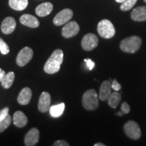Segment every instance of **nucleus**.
<instances>
[{
  "instance_id": "obj_27",
  "label": "nucleus",
  "mask_w": 146,
  "mask_h": 146,
  "mask_svg": "<svg viewBox=\"0 0 146 146\" xmlns=\"http://www.w3.org/2000/svg\"><path fill=\"white\" fill-rule=\"evenodd\" d=\"M8 112H9L8 108H3L0 110V121L4 119V118L8 116Z\"/></svg>"
},
{
  "instance_id": "obj_34",
  "label": "nucleus",
  "mask_w": 146,
  "mask_h": 146,
  "mask_svg": "<svg viewBox=\"0 0 146 146\" xmlns=\"http://www.w3.org/2000/svg\"><path fill=\"white\" fill-rule=\"evenodd\" d=\"M125 1V0H116V2H118V3H123Z\"/></svg>"
},
{
  "instance_id": "obj_1",
  "label": "nucleus",
  "mask_w": 146,
  "mask_h": 146,
  "mask_svg": "<svg viewBox=\"0 0 146 146\" xmlns=\"http://www.w3.org/2000/svg\"><path fill=\"white\" fill-rule=\"evenodd\" d=\"M64 53L61 50H56L44 65V71L47 74H54L60 70L63 62Z\"/></svg>"
},
{
  "instance_id": "obj_33",
  "label": "nucleus",
  "mask_w": 146,
  "mask_h": 146,
  "mask_svg": "<svg viewBox=\"0 0 146 146\" xmlns=\"http://www.w3.org/2000/svg\"><path fill=\"white\" fill-rule=\"evenodd\" d=\"M94 146H105V145L104 143H98L94 144Z\"/></svg>"
},
{
  "instance_id": "obj_7",
  "label": "nucleus",
  "mask_w": 146,
  "mask_h": 146,
  "mask_svg": "<svg viewBox=\"0 0 146 146\" xmlns=\"http://www.w3.org/2000/svg\"><path fill=\"white\" fill-rule=\"evenodd\" d=\"M99 40L95 34L89 33L83 36L81 41V46L85 51H91L98 46Z\"/></svg>"
},
{
  "instance_id": "obj_28",
  "label": "nucleus",
  "mask_w": 146,
  "mask_h": 146,
  "mask_svg": "<svg viewBox=\"0 0 146 146\" xmlns=\"http://www.w3.org/2000/svg\"><path fill=\"white\" fill-rule=\"evenodd\" d=\"M121 110L125 113V114H129V112H130V106H129V105L128 104L127 102H125L122 104Z\"/></svg>"
},
{
  "instance_id": "obj_25",
  "label": "nucleus",
  "mask_w": 146,
  "mask_h": 146,
  "mask_svg": "<svg viewBox=\"0 0 146 146\" xmlns=\"http://www.w3.org/2000/svg\"><path fill=\"white\" fill-rule=\"evenodd\" d=\"M0 52L3 55L8 54L10 52L9 46L1 38H0Z\"/></svg>"
},
{
  "instance_id": "obj_29",
  "label": "nucleus",
  "mask_w": 146,
  "mask_h": 146,
  "mask_svg": "<svg viewBox=\"0 0 146 146\" xmlns=\"http://www.w3.org/2000/svg\"><path fill=\"white\" fill-rule=\"evenodd\" d=\"M54 146H68L69 144L68 142L64 141V140H58V141H55L53 143Z\"/></svg>"
},
{
  "instance_id": "obj_8",
  "label": "nucleus",
  "mask_w": 146,
  "mask_h": 146,
  "mask_svg": "<svg viewBox=\"0 0 146 146\" xmlns=\"http://www.w3.org/2000/svg\"><path fill=\"white\" fill-rule=\"evenodd\" d=\"M72 16L73 12L72 10L68 8L64 9L56 14L53 20V23L56 26H61L70 21Z\"/></svg>"
},
{
  "instance_id": "obj_3",
  "label": "nucleus",
  "mask_w": 146,
  "mask_h": 146,
  "mask_svg": "<svg viewBox=\"0 0 146 146\" xmlns=\"http://www.w3.org/2000/svg\"><path fill=\"white\" fill-rule=\"evenodd\" d=\"M83 107L87 110H95L99 106V98L95 89H89L85 93L82 99Z\"/></svg>"
},
{
  "instance_id": "obj_26",
  "label": "nucleus",
  "mask_w": 146,
  "mask_h": 146,
  "mask_svg": "<svg viewBox=\"0 0 146 146\" xmlns=\"http://www.w3.org/2000/svg\"><path fill=\"white\" fill-rule=\"evenodd\" d=\"M111 87H112V89L115 91H118L121 89V85L116 79L113 80L111 83Z\"/></svg>"
},
{
  "instance_id": "obj_30",
  "label": "nucleus",
  "mask_w": 146,
  "mask_h": 146,
  "mask_svg": "<svg viewBox=\"0 0 146 146\" xmlns=\"http://www.w3.org/2000/svg\"><path fill=\"white\" fill-rule=\"evenodd\" d=\"M84 61H85V62H86L87 67H88L89 70H91L93 68H94L95 63L91 59H85V60H84Z\"/></svg>"
},
{
  "instance_id": "obj_5",
  "label": "nucleus",
  "mask_w": 146,
  "mask_h": 146,
  "mask_svg": "<svg viewBox=\"0 0 146 146\" xmlns=\"http://www.w3.org/2000/svg\"><path fill=\"white\" fill-rule=\"evenodd\" d=\"M124 131L125 134L129 138L133 140H137L141 138V131L139 126L136 122L129 120L124 125Z\"/></svg>"
},
{
  "instance_id": "obj_2",
  "label": "nucleus",
  "mask_w": 146,
  "mask_h": 146,
  "mask_svg": "<svg viewBox=\"0 0 146 146\" xmlns=\"http://www.w3.org/2000/svg\"><path fill=\"white\" fill-rule=\"evenodd\" d=\"M141 43V39L139 36H131L123 39L120 43V47L123 52L134 54L139 50Z\"/></svg>"
},
{
  "instance_id": "obj_10",
  "label": "nucleus",
  "mask_w": 146,
  "mask_h": 146,
  "mask_svg": "<svg viewBox=\"0 0 146 146\" xmlns=\"http://www.w3.org/2000/svg\"><path fill=\"white\" fill-rule=\"evenodd\" d=\"M39 139V131L36 128H33L27 133L25 137V143L27 146H34Z\"/></svg>"
},
{
  "instance_id": "obj_18",
  "label": "nucleus",
  "mask_w": 146,
  "mask_h": 146,
  "mask_svg": "<svg viewBox=\"0 0 146 146\" xmlns=\"http://www.w3.org/2000/svg\"><path fill=\"white\" fill-rule=\"evenodd\" d=\"M13 123L18 128L24 127L28 123V118L22 111H17L14 114Z\"/></svg>"
},
{
  "instance_id": "obj_19",
  "label": "nucleus",
  "mask_w": 146,
  "mask_h": 146,
  "mask_svg": "<svg viewBox=\"0 0 146 146\" xmlns=\"http://www.w3.org/2000/svg\"><path fill=\"white\" fill-rule=\"evenodd\" d=\"M28 3V0H9V5L10 8L17 11L25 10Z\"/></svg>"
},
{
  "instance_id": "obj_22",
  "label": "nucleus",
  "mask_w": 146,
  "mask_h": 146,
  "mask_svg": "<svg viewBox=\"0 0 146 146\" xmlns=\"http://www.w3.org/2000/svg\"><path fill=\"white\" fill-rule=\"evenodd\" d=\"M14 78H15V74L13 72H10L5 74L4 77L1 81V85L3 88L9 89L12 87V84L14 83Z\"/></svg>"
},
{
  "instance_id": "obj_13",
  "label": "nucleus",
  "mask_w": 146,
  "mask_h": 146,
  "mask_svg": "<svg viewBox=\"0 0 146 146\" xmlns=\"http://www.w3.org/2000/svg\"><path fill=\"white\" fill-rule=\"evenodd\" d=\"M20 22L22 25L29 27L30 28H37L39 26V22L34 16L30 14H23L20 18Z\"/></svg>"
},
{
  "instance_id": "obj_20",
  "label": "nucleus",
  "mask_w": 146,
  "mask_h": 146,
  "mask_svg": "<svg viewBox=\"0 0 146 146\" xmlns=\"http://www.w3.org/2000/svg\"><path fill=\"white\" fill-rule=\"evenodd\" d=\"M120 100H121V95L117 91L111 93L110 96H109L108 99L109 106L113 109H115L118 106Z\"/></svg>"
},
{
  "instance_id": "obj_24",
  "label": "nucleus",
  "mask_w": 146,
  "mask_h": 146,
  "mask_svg": "<svg viewBox=\"0 0 146 146\" xmlns=\"http://www.w3.org/2000/svg\"><path fill=\"white\" fill-rule=\"evenodd\" d=\"M11 122H12V118L10 115L5 117L4 119L0 121V133H2L5 129L10 125Z\"/></svg>"
},
{
  "instance_id": "obj_31",
  "label": "nucleus",
  "mask_w": 146,
  "mask_h": 146,
  "mask_svg": "<svg viewBox=\"0 0 146 146\" xmlns=\"http://www.w3.org/2000/svg\"><path fill=\"white\" fill-rule=\"evenodd\" d=\"M5 74H6V73L5 72V71L0 68V82L2 81V79L5 76Z\"/></svg>"
},
{
  "instance_id": "obj_32",
  "label": "nucleus",
  "mask_w": 146,
  "mask_h": 146,
  "mask_svg": "<svg viewBox=\"0 0 146 146\" xmlns=\"http://www.w3.org/2000/svg\"><path fill=\"white\" fill-rule=\"evenodd\" d=\"M116 115H118V116H123L124 114H125V113H124L123 111H119V112H118V113H116V114H115Z\"/></svg>"
},
{
  "instance_id": "obj_35",
  "label": "nucleus",
  "mask_w": 146,
  "mask_h": 146,
  "mask_svg": "<svg viewBox=\"0 0 146 146\" xmlns=\"http://www.w3.org/2000/svg\"><path fill=\"white\" fill-rule=\"evenodd\" d=\"M144 1H145V3H146V0H143Z\"/></svg>"
},
{
  "instance_id": "obj_6",
  "label": "nucleus",
  "mask_w": 146,
  "mask_h": 146,
  "mask_svg": "<svg viewBox=\"0 0 146 146\" xmlns=\"http://www.w3.org/2000/svg\"><path fill=\"white\" fill-rule=\"evenodd\" d=\"M33 56V51L31 48L29 47H24L18 53L16 58V63L19 66H25L32 59Z\"/></svg>"
},
{
  "instance_id": "obj_16",
  "label": "nucleus",
  "mask_w": 146,
  "mask_h": 146,
  "mask_svg": "<svg viewBox=\"0 0 146 146\" xmlns=\"http://www.w3.org/2000/svg\"><path fill=\"white\" fill-rule=\"evenodd\" d=\"M131 17L135 21H146V6H139L135 8L131 12Z\"/></svg>"
},
{
  "instance_id": "obj_15",
  "label": "nucleus",
  "mask_w": 146,
  "mask_h": 146,
  "mask_svg": "<svg viewBox=\"0 0 146 146\" xmlns=\"http://www.w3.org/2000/svg\"><path fill=\"white\" fill-rule=\"evenodd\" d=\"M32 98V91L29 87H25L20 92L17 98L18 102L21 105H27Z\"/></svg>"
},
{
  "instance_id": "obj_11",
  "label": "nucleus",
  "mask_w": 146,
  "mask_h": 146,
  "mask_svg": "<svg viewBox=\"0 0 146 146\" xmlns=\"http://www.w3.org/2000/svg\"><path fill=\"white\" fill-rule=\"evenodd\" d=\"M51 104V96L49 93L43 92L39 98L38 109L40 112L45 113L50 110Z\"/></svg>"
},
{
  "instance_id": "obj_9",
  "label": "nucleus",
  "mask_w": 146,
  "mask_h": 146,
  "mask_svg": "<svg viewBox=\"0 0 146 146\" xmlns=\"http://www.w3.org/2000/svg\"><path fill=\"white\" fill-rule=\"evenodd\" d=\"M80 31L79 25L75 21H71L66 23L62 31V36L65 38H70L76 35Z\"/></svg>"
},
{
  "instance_id": "obj_21",
  "label": "nucleus",
  "mask_w": 146,
  "mask_h": 146,
  "mask_svg": "<svg viewBox=\"0 0 146 146\" xmlns=\"http://www.w3.org/2000/svg\"><path fill=\"white\" fill-rule=\"evenodd\" d=\"M65 109L64 103H61L60 104L53 106L50 108V112L52 117L58 118L62 116Z\"/></svg>"
},
{
  "instance_id": "obj_12",
  "label": "nucleus",
  "mask_w": 146,
  "mask_h": 146,
  "mask_svg": "<svg viewBox=\"0 0 146 146\" xmlns=\"http://www.w3.org/2000/svg\"><path fill=\"white\" fill-rule=\"evenodd\" d=\"M16 27V23L14 18L9 17L5 18L3 20L1 25V31L3 34L9 35L14 32Z\"/></svg>"
},
{
  "instance_id": "obj_23",
  "label": "nucleus",
  "mask_w": 146,
  "mask_h": 146,
  "mask_svg": "<svg viewBox=\"0 0 146 146\" xmlns=\"http://www.w3.org/2000/svg\"><path fill=\"white\" fill-rule=\"evenodd\" d=\"M137 1V0H125V1L122 3V4L120 5V10L122 11H124V12L130 10L135 5Z\"/></svg>"
},
{
  "instance_id": "obj_4",
  "label": "nucleus",
  "mask_w": 146,
  "mask_h": 146,
  "mask_svg": "<svg viewBox=\"0 0 146 146\" xmlns=\"http://www.w3.org/2000/svg\"><path fill=\"white\" fill-rule=\"evenodd\" d=\"M98 32L102 38L111 39L115 35V29L114 25L110 21L104 19L98 23Z\"/></svg>"
},
{
  "instance_id": "obj_17",
  "label": "nucleus",
  "mask_w": 146,
  "mask_h": 146,
  "mask_svg": "<svg viewBox=\"0 0 146 146\" xmlns=\"http://www.w3.org/2000/svg\"><path fill=\"white\" fill-rule=\"evenodd\" d=\"M53 10V5L50 2H45L36 8V14L40 17H45L49 15Z\"/></svg>"
},
{
  "instance_id": "obj_14",
  "label": "nucleus",
  "mask_w": 146,
  "mask_h": 146,
  "mask_svg": "<svg viewBox=\"0 0 146 146\" xmlns=\"http://www.w3.org/2000/svg\"><path fill=\"white\" fill-rule=\"evenodd\" d=\"M111 90H112V87H111V83L108 81H105L102 83L101 87L100 89L99 93V98L100 100L104 102L108 99L109 96L111 94Z\"/></svg>"
}]
</instances>
